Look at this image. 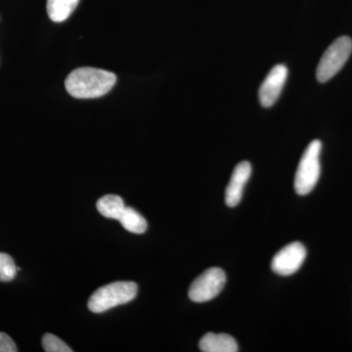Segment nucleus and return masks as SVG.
Returning <instances> with one entry per match:
<instances>
[{
    "label": "nucleus",
    "mask_w": 352,
    "mask_h": 352,
    "mask_svg": "<svg viewBox=\"0 0 352 352\" xmlns=\"http://www.w3.org/2000/svg\"><path fill=\"white\" fill-rule=\"evenodd\" d=\"M117 82V76L105 69H76L66 78L65 87L71 96L78 99H92L104 96Z\"/></svg>",
    "instance_id": "nucleus-1"
},
{
    "label": "nucleus",
    "mask_w": 352,
    "mask_h": 352,
    "mask_svg": "<svg viewBox=\"0 0 352 352\" xmlns=\"http://www.w3.org/2000/svg\"><path fill=\"white\" fill-rule=\"evenodd\" d=\"M138 286L134 282H115L101 287L90 296L87 307L94 314H103L133 300L138 295Z\"/></svg>",
    "instance_id": "nucleus-2"
},
{
    "label": "nucleus",
    "mask_w": 352,
    "mask_h": 352,
    "mask_svg": "<svg viewBox=\"0 0 352 352\" xmlns=\"http://www.w3.org/2000/svg\"><path fill=\"white\" fill-rule=\"evenodd\" d=\"M321 141L314 140L303 153L295 177V189L298 195H307L316 186L321 173Z\"/></svg>",
    "instance_id": "nucleus-3"
},
{
    "label": "nucleus",
    "mask_w": 352,
    "mask_h": 352,
    "mask_svg": "<svg viewBox=\"0 0 352 352\" xmlns=\"http://www.w3.org/2000/svg\"><path fill=\"white\" fill-rule=\"evenodd\" d=\"M352 52V41L349 36L336 39L321 57L316 69L319 82H326L333 78L346 63Z\"/></svg>",
    "instance_id": "nucleus-4"
},
{
    "label": "nucleus",
    "mask_w": 352,
    "mask_h": 352,
    "mask_svg": "<svg viewBox=\"0 0 352 352\" xmlns=\"http://www.w3.org/2000/svg\"><path fill=\"white\" fill-rule=\"evenodd\" d=\"M226 284V275L220 268L204 271L190 286L188 296L192 302H206L214 300L221 293Z\"/></svg>",
    "instance_id": "nucleus-5"
},
{
    "label": "nucleus",
    "mask_w": 352,
    "mask_h": 352,
    "mask_svg": "<svg viewBox=\"0 0 352 352\" xmlns=\"http://www.w3.org/2000/svg\"><path fill=\"white\" fill-rule=\"evenodd\" d=\"M307 258V249L300 242L287 245L275 254L271 263L273 272L280 276H289L300 270Z\"/></svg>",
    "instance_id": "nucleus-6"
},
{
    "label": "nucleus",
    "mask_w": 352,
    "mask_h": 352,
    "mask_svg": "<svg viewBox=\"0 0 352 352\" xmlns=\"http://www.w3.org/2000/svg\"><path fill=\"white\" fill-rule=\"evenodd\" d=\"M288 76V69L285 65L273 67L268 73L258 91L259 101L264 108H270L276 103Z\"/></svg>",
    "instance_id": "nucleus-7"
},
{
    "label": "nucleus",
    "mask_w": 352,
    "mask_h": 352,
    "mask_svg": "<svg viewBox=\"0 0 352 352\" xmlns=\"http://www.w3.org/2000/svg\"><path fill=\"white\" fill-rule=\"evenodd\" d=\"M252 175V166L249 162H242L234 168L230 182L226 190V203L228 207L234 208L239 205L242 200L245 184Z\"/></svg>",
    "instance_id": "nucleus-8"
},
{
    "label": "nucleus",
    "mask_w": 352,
    "mask_h": 352,
    "mask_svg": "<svg viewBox=\"0 0 352 352\" xmlns=\"http://www.w3.org/2000/svg\"><path fill=\"white\" fill-rule=\"evenodd\" d=\"M199 346L204 352L238 351L237 342L227 333H206L199 342Z\"/></svg>",
    "instance_id": "nucleus-9"
},
{
    "label": "nucleus",
    "mask_w": 352,
    "mask_h": 352,
    "mask_svg": "<svg viewBox=\"0 0 352 352\" xmlns=\"http://www.w3.org/2000/svg\"><path fill=\"white\" fill-rule=\"evenodd\" d=\"M80 0H47L48 16L53 22L61 23L68 19Z\"/></svg>",
    "instance_id": "nucleus-10"
},
{
    "label": "nucleus",
    "mask_w": 352,
    "mask_h": 352,
    "mask_svg": "<svg viewBox=\"0 0 352 352\" xmlns=\"http://www.w3.org/2000/svg\"><path fill=\"white\" fill-rule=\"evenodd\" d=\"M96 208L104 217L119 220L126 208V205L120 196L106 195L99 199Z\"/></svg>",
    "instance_id": "nucleus-11"
},
{
    "label": "nucleus",
    "mask_w": 352,
    "mask_h": 352,
    "mask_svg": "<svg viewBox=\"0 0 352 352\" xmlns=\"http://www.w3.org/2000/svg\"><path fill=\"white\" fill-rule=\"evenodd\" d=\"M119 221L126 230L131 233L142 234L147 230V220L132 208H124Z\"/></svg>",
    "instance_id": "nucleus-12"
},
{
    "label": "nucleus",
    "mask_w": 352,
    "mask_h": 352,
    "mask_svg": "<svg viewBox=\"0 0 352 352\" xmlns=\"http://www.w3.org/2000/svg\"><path fill=\"white\" fill-rule=\"evenodd\" d=\"M17 271L12 256L4 252H0V281H12Z\"/></svg>",
    "instance_id": "nucleus-13"
},
{
    "label": "nucleus",
    "mask_w": 352,
    "mask_h": 352,
    "mask_svg": "<svg viewBox=\"0 0 352 352\" xmlns=\"http://www.w3.org/2000/svg\"><path fill=\"white\" fill-rule=\"evenodd\" d=\"M43 346L46 352H72L73 349L52 333H45L43 338Z\"/></svg>",
    "instance_id": "nucleus-14"
},
{
    "label": "nucleus",
    "mask_w": 352,
    "mask_h": 352,
    "mask_svg": "<svg viewBox=\"0 0 352 352\" xmlns=\"http://www.w3.org/2000/svg\"><path fill=\"white\" fill-rule=\"evenodd\" d=\"M16 351H18V349L14 340L6 333L0 332V352Z\"/></svg>",
    "instance_id": "nucleus-15"
}]
</instances>
